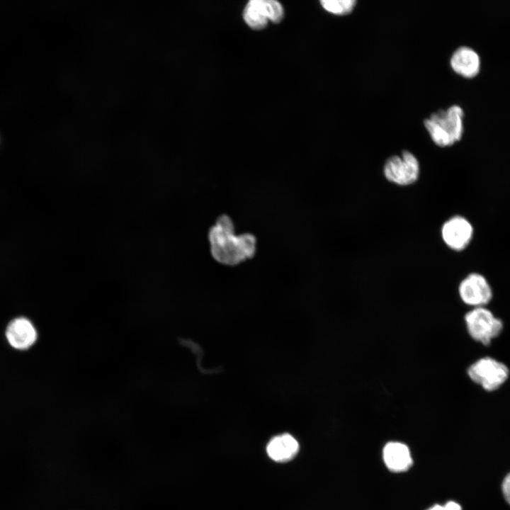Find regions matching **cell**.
<instances>
[{
    "mask_svg": "<svg viewBox=\"0 0 510 510\" xmlns=\"http://www.w3.org/2000/svg\"><path fill=\"white\" fill-rule=\"evenodd\" d=\"M208 237L211 254L221 264L234 266L255 254V237L249 233L235 236L233 223L226 215L220 216L210 228Z\"/></svg>",
    "mask_w": 510,
    "mask_h": 510,
    "instance_id": "cell-1",
    "label": "cell"
},
{
    "mask_svg": "<svg viewBox=\"0 0 510 510\" xmlns=\"http://www.w3.org/2000/svg\"><path fill=\"white\" fill-rule=\"evenodd\" d=\"M464 111L458 105L438 110L424 121L432 141L440 147H448L459 142L464 132Z\"/></svg>",
    "mask_w": 510,
    "mask_h": 510,
    "instance_id": "cell-2",
    "label": "cell"
},
{
    "mask_svg": "<svg viewBox=\"0 0 510 510\" xmlns=\"http://www.w3.org/2000/svg\"><path fill=\"white\" fill-rule=\"evenodd\" d=\"M384 178L390 183L407 187L416 183L421 175V166L417 157L410 151L388 157L382 166Z\"/></svg>",
    "mask_w": 510,
    "mask_h": 510,
    "instance_id": "cell-3",
    "label": "cell"
},
{
    "mask_svg": "<svg viewBox=\"0 0 510 510\" xmlns=\"http://www.w3.org/2000/svg\"><path fill=\"white\" fill-rule=\"evenodd\" d=\"M464 319L470 337L484 346H489L504 329L502 319L485 307L472 308L465 314Z\"/></svg>",
    "mask_w": 510,
    "mask_h": 510,
    "instance_id": "cell-4",
    "label": "cell"
},
{
    "mask_svg": "<svg viewBox=\"0 0 510 510\" xmlns=\"http://www.w3.org/2000/svg\"><path fill=\"white\" fill-rule=\"evenodd\" d=\"M509 374L506 365L489 356L477 360L467 369L470 379L488 392L500 388L508 380Z\"/></svg>",
    "mask_w": 510,
    "mask_h": 510,
    "instance_id": "cell-5",
    "label": "cell"
},
{
    "mask_svg": "<svg viewBox=\"0 0 510 510\" xmlns=\"http://www.w3.org/2000/svg\"><path fill=\"white\" fill-rule=\"evenodd\" d=\"M474 234L473 225L461 215L450 216L443 222L440 229L442 242L448 249L455 252L465 250L470 245Z\"/></svg>",
    "mask_w": 510,
    "mask_h": 510,
    "instance_id": "cell-6",
    "label": "cell"
},
{
    "mask_svg": "<svg viewBox=\"0 0 510 510\" xmlns=\"http://www.w3.org/2000/svg\"><path fill=\"white\" fill-rule=\"evenodd\" d=\"M458 292L461 301L470 307H484L492 300L493 291L487 278L478 272H471L459 283Z\"/></svg>",
    "mask_w": 510,
    "mask_h": 510,
    "instance_id": "cell-7",
    "label": "cell"
},
{
    "mask_svg": "<svg viewBox=\"0 0 510 510\" xmlns=\"http://www.w3.org/2000/svg\"><path fill=\"white\" fill-rule=\"evenodd\" d=\"M282 5L274 0H251L244 10V19L252 29L264 28L268 21L279 23L283 18Z\"/></svg>",
    "mask_w": 510,
    "mask_h": 510,
    "instance_id": "cell-8",
    "label": "cell"
},
{
    "mask_svg": "<svg viewBox=\"0 0 510 510\" xmlns=\"http://www.w3.org/2000/svg\"><path fill=\"white\" fill-rule=\"evenodd\" d=\"M6 336L13 348L26 350L34 344L38 334L34 325L28 319L18 317L13 319L7 326Z\"/></svg>",
    "mask_w": 510,
    "mask_h": 510,
    "instance_id": "cell-9",
    "label": "cell"
},
{
    "mask_svg": "<svg viewBox=\"0 0 510 510\" xmlns=\"http://www.w3.org/2000/svg\"><path fill=\"white\" fill-rule=\"evenodd\" d=\"M450 64L458 74L465 78H473L480 72L481 60L474 49L468 46H460L452 54Z\"/></svg>",
    "mask_w": 510,
    "mask_h": 510,
    "instance_id": "cell-10",
    "label": "cell"
},
{
    "mask_svg": "<svg viewBox=\"0 0 510 510\" xmlns=\"http://www.w3.org/2000/svg\"><path fill=\"white\" fill-rule=\"evenodd\" d=\"M382 456L386 466L391 471L402 472L412 464L409 448L400 442L387 443L383 448Z\"/></svg>",
    "mask_w": 510,
    "mask_h": 510,
    "instance_id": "cell-11",
    "label": "cell"
},
{
    "mask_svg": "<svg viewBox=\"0 0 510 510\" xmlns=\"http://www.w3.org/2000/svg\"><path fill=\"white\" fill-rule=\"evenodd\" d=\"M298 449V441L289 434H283L273 437L266 447L268 456L276 462H285L292 459L297 454Z\"/></svg>",
    "mask_w": 510,
    "mask_h": 510,
    "instance_id": "cell-12",
    "label": "cell"
},
{
    "mask_svg": "<svg viewBox=\"0 0 510 510\" xmlns=\"http://www.w3.org/2000/svg\"><path fill=\"white\" fill-rule=\"evenodd\" d=\"M322 7L327 11L336 14L344 15L351 12L354 8L356 0H322L320 1Z\"/></svg>",
    "mask_w": 510,
    "mask_h": 510,
    "instance_id": "cell-13",
    "label": "cell"
},
{
    "mask_svg": "<svg viewBox=\"0 0 510 510\" xmlns=\"http://www.w3.org/2000/svg\"><path fill=\"white\" fill-rule=\"evenodd\" d=\"M502 492L506 502L510 504V473L506 475L503 481Z\"/></svg>",
    "mask_w": 510,
    "mask_h": 510,
    "instance_id": "cell-14",
    "label": "cell"
},
{
    "mask_svg": "<svg viewBox=\"0 0 510 510\" xmlns=\"http://www.w3.org/2000/svg\"><path fill=\"white\" fill-rule=\"evenodd\" d=\"M446 510H462L461 506L455 502H448L444 505Z\"/></svg>",
    "mask_w": 510,
    "mask_h": 510,
    "instance_id": "cell-15",
    "label": "cell"
},
{
    "mask_svg": "<svg viewBox=\"0 0 510 510\" xmlns=\"http://www.w3.org/2000/svg\"><path fill=\"white\" fill-rule=\"evenodd\" d=\"M428 510H446L444 506H441L438 504L434 505Z\"/></svg>",
    "mask_w": 510,
    "mask_h": 510,
    "instance_id": "cell-16",
    "label": "cell"
}]
</instances>
